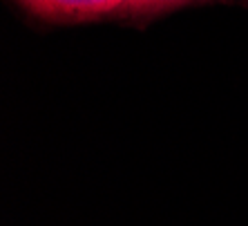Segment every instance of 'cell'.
Segmentation results:
<instances>
[{"label": "cell", "instance_id": "7a4b0ae2", "mask_svg": "<svg viewBox=\"0 0 248 226\" xmlns=\"http://www.w3.org/2000/svg\"><path fill=\"white\" fill-rule=\"evenodd\" d=\"M170 2V7H177V5H184V2H188V0H168Z\"/></svg>", "mask_w": 248, "mask_h": 226}, {"label": "cell", "instance_id": "6da1fadb", "mask_svg": "<svg viewBox=\"0 0 248 226\" xmlns=\"http://www.w3.org/2000/svg\"><path fill=\"white\" fill-rule=\"evenodd\" d=\"M31 14L49 20H92L110 14H141L168 9V0H18Z\"/></svg>", "mask_w": 248, "mask_h": 226}]
</instances>
